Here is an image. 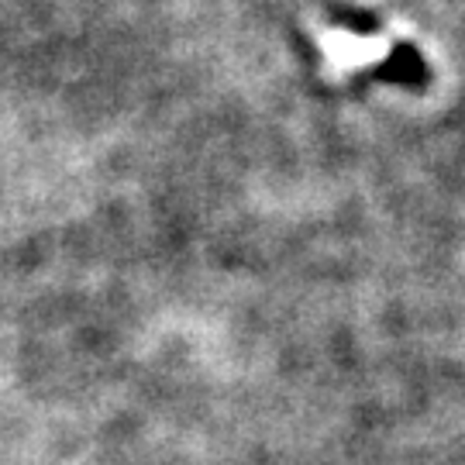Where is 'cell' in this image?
I'll return each mask as SVG.
<instances>
[{"label": "cell", "instance_id": "1", "mask_svg": "<svg viewBox=\"0 0 465 465\" xmlns=\"http://www.w3.org/2000/svg\"><path fill=\"white\" fill-rule=\"evenodd\" d=\"M372 80L400 86H420L428 80V66H424V59H420V52L414 45H393L390 55L372 69Z\"/></svg>", "mask_w": 465, "mask_h": 465}, {"label": "cell", "instance_id": "2", "mask_svg": "<svg viewBox=\"0 0 465 465\" xmlns=\"http://www.w3.org/2000/svg\"><path fill=\"white\" fill-rule=\"evenodd\" d=\"M328 17H331L338 28L355 35H372L380 32V17L366 11V7H351V4H328Z\"/></svg>", "mask_w": 465, "mask_h": 465}]
</instances>
